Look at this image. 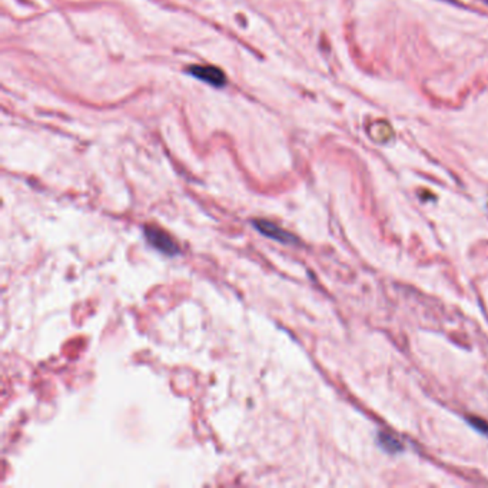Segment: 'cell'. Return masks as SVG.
<instances>
[{
  "label": "cell",
  "instance_id": "4",
  "mask_svg": "<svg viewBox=\"0 0 488 488\" xmlns=\"http://www.w3.org/2000/svg\"><path fill=\"white\" fill-rule=\"evenodd\" d=\"M487 3H488V0H487Z\"/></svg>",
  "mask_w": 488,
  "mask_h": 488
},
{
  "label": "cell",
  "instance_id": "2",
  "mask_svg": "<svg viewBox=\"0 0 488 488\" xmlns=\"http://www.w3.org/2000/svg\"><path fill=\"white\" fill-rule=\"evenodd\" d=\"M252 225L256 228V231H259L262 235H265L267 238L275 239V241L282 242V243H292V242H297V239H295L294 235H291V234L287 232L285 229L279 228L278 225H275V223H272V222H270V220H265V219H255V220H252Z\"/></svg>",
  "mask_w": 488,
  "mask_h": 488
},
{
  "label": "cell",
  "instance_id": "1",
  "mask_svg": "<svg viewBox=\"0 0 488 488\" xmlns=\"http://www.w3.org/2000/svg\"><path fill=\"white\" fill-rule=\"evenodd\" d=\"M145 232V238L147 241L151 243V245L160 251L162 254H167L171 256H175L180 252L179 245L176 243V241L173 238H171V235H168L165 231H162L156 227H145L144 229Z\"/></svg>",
  "mask_w": 488,
  "mask_h": 488
},
{
  "label": "cell",
  "instance_id": "3",
  "mask_svg": "<svg viewBox=\"0 0 488 488\" xmlns=\"http://www.w3.org/2000/svg\"><path fill=\"white\" fill-rule=\"evenodd\" d=\"M192 73L203 80H207L208 84H212L216 86H220V85L225 84V76H223V73L216 68L195 66V68H192Z\"/></svg>",
  "mask_w": 488,
  "mask_h": 488
}]
</instances>
